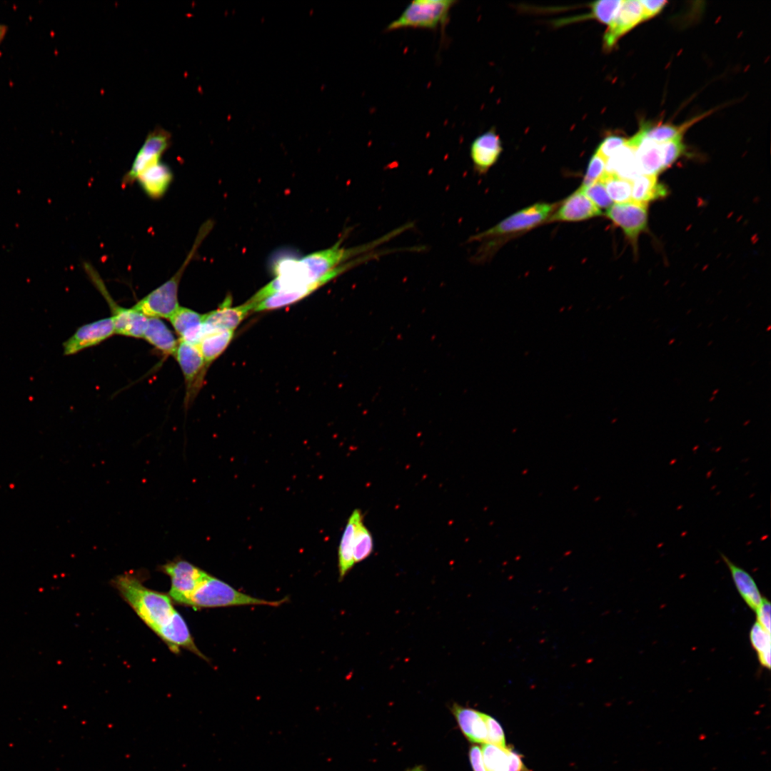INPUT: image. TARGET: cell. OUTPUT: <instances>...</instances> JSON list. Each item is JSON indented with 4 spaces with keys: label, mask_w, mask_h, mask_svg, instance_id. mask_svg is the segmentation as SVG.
Masks as SVG:
<instances>
[{
    "label": "cell",
    "mask_w": 771,
    "mask_h": 771,
    "mask_svg": "<svg viewBox=\"0 0 771 771\" xmlns=\"http://www.w3.org/2000/svg\"><path fill=\"white\" fill-rule=\"evenodd\" d=\"M469 757L473 771H486L483 759L481 747L478 745L471 746L469 751Z\"/></svg>",
    "instance_id": "60d3db41"
},
{
    "label": "cell",
    "mask_w": 771,
    "mask_h": 771,
    "mask_svg": "<svg viewBox=\"0 0 771 771\" xmlns=\"http://www.w3.org/2000/svg\"><path fill=\"white\" fill-rule=\"evenodd\" d=\"M161 570L171 578L169 597L176 603L183 605H186L191 594L208 575L183 559L168 562L161 567Z\"/></svg>",
    "instance_id": "ba28073f"
},
{
    "label": "cell",
    "mask_w": 771,
    "mask_h": 771,
    "mask_svg": "<svg viewBox=\"0 0 771 771\" xmlns=\"http://www.w3.org/2000/svg\"><path fill=\"white\" fill-rule=\"evenodd\" d=\"M373 550V540L372 535L363 521L361 512L358 515L355 525L353 536V560L354 563H359L371 555Z\"/></svg>",
    "instance_id": "f1b7e54d"
},
{
    "label": "cell",
    "mask_w": 771,
    "mask_h": 771,
    "mask_svg": "<svg viewBox=\"0 0 771 771\" xmlns=\"http://www.w3.org/2000/svg\"><path fill=\"white\" fill-rule=\"evenodd\" d=\"M407 771H425L421 766H415L413 768L408 770Z\"/></svg>",
    "instance_id": "7bdbcfd3"
},
{
    "label": "cell",
    "mask_w": 771,
    "mask_h": 771,
    "mask_svg": "<svg viewBox=\"0 0 771 771\" xmlns=\"http://www.w3.org/2000/svg\"><path fill=\"white\" fill-rule=\"evenodd\" d=\"M600 181L605 186L612 201L615 203L632 201V181L607 172H605Z\"/></svg>",
    "instance_id": "f546056e"
},
{
    "label": "cell",
    "mask_w": 771,
    "mask_h": 771,
    "mask_svg": "<svg viewBox=\"0 0 771 771\" xmlns=\"http://www.w3.org/2000/svg\"><path fill=\"white\" fill-rule=\"evenodd\" d=\"M555 204L538 203L505 218L492 228L471 236L468 241H480L481 246L473 257L474 262L485 261L496 248L498 241L524 233L545 221L553 213Z\"/></svg>",
    "instance_id": "3957f363"
},
{
    "label": "cell",
    "mask_w": 771,
    "mask_h": 771,
    "mask_svg": "<svg viewBox=\"0 0 771 771\" xmlns=\"http://www.w3.org/2000/svg\"><path fill=\"white\" fill-rule=\"evenodd\" d=\"M667 188L656 176L639 175L632 181V201L645 203L665 196Z\"/></svg>",
    "instance_id": "83f0119b"
},
{
    "label": "cell",
    "mask_w": 771,
    "mask_h": 771,
    "mask_svg": "<svg viewBox=\"0 0 771 771\" xmlns=\"http://www.w3.org/2000/svg\"><path fill=\"white\" fill-rule=\"evenodd\" d=\"M660 146L664 169L671 166L685 151L682 136L661 143Z\"/></svg>",
    "instance_id": "e575fe53"
},
{
    "label": "cell",
    "mask_w": 771,
    "mask_h": 771,
    "mask_svg": "<svg viewBox=\"0 0 771 771\" xmlns=\"http://www.w3.org/2000/svg\"><path fill=\"white\" fill-rule=\"evenodd\" d=\"M640 3L642 9L643 20H646L658 14L664 8L667 1L664 0H642L640 1Z\"/></svg>",
    "instance_id": "ab89813d"
},
{
    "label": "cell",
    "mask_w": 771,
    "mask_h": 771,
    "mask_svg": "<svg viewBox=\"0 0 771 771\" xmlns=\"http://www.w3.org/2000/svg\"><path fill=\"white\" fill-rule=\"evenodd\" d=\"M143 338L166 356H174L179 341L164 322L157 318H148Z\"/></svg>",
    "instance_id": "cb8c5ba5"
},
{
    "label": "cell",
    "mask_w": 771,
    "mask_h": 771,
    "mask_svg": "<svg viewBox=\"0 0 771 771\" xmlns=\"http://www.w3.org/2000/svg\"><path fill=\"white\" fill-rule=\"evenodd\" d=\"M7 31H8V27L6 25L3 24H0V44L4 41L5 36L6 35V34H7Z\"/></svg>",
    "instance_id": "b9f144b4"
},
{
    "label": "cell",
    "mask_w": 771,
    "mask_h": 771,
    "mask_svg": "<svg viewBox=\"0 0 771 771\" xmlns=\"http://www.w3.org/2000/svg\"><path fill=\"white\" fill-rule=\"evenodd\" d=\"M180 281L178 277L172 276L138 301L133 308L148 318L169 319L180 307L178 301Z\"/></svg>",
    "instance_id": "30bf717a"
},
{
    "label": "cell",
    "mask_w": 771,
    "mask_h": 771,
    "mask_svg": "<svg viewBox=\"0 0 771 771\" xmlns=\"http://www.w3.org/2000/svg\"><path fill=\"white\" fill-rule=\"evenodd\" d=\"M361 511L356 509L349 517L338 547L339 579L342 580L353 567V536L356 519Z\"/></svg>",
    "instance_id": "4316f807"
},
{
    "label": "cell",
    "mask_w": 771,
    "mask_h": 771,
    "mask_svg": "<svg viewBox=\"0 0 771 771\" xmlns=\"http://www.w3.org/2000/svg\"><path fill=\"white\" fill-rule=\"evenodd\" d=\"M87 275L111 308L115 333L128 337L143 338L148 318L133 307L126 308L115 303L96 269H91Z\"/></svg>",
    "instance_id": "52a82bcc"
},
{
    "label": "cell",
    "mask_w": 771,
    "mask_h": 771,
    "mask_svg": "<svg viewBox=\"0 0 771 771\" xmlns=\"http://www.w3.org/2000/svg\"><path fill=\"white\" fill-rule=\"evenodd\" d=\"M643 20L642 9L638 0H623V2L605 33L603 45L605 49L613 48L618 40Z\"/></svg>",
    "instance_id": "5bb4252c"
},
{
    "label": "cell",
    "mask_w": 771,
    "mask_h": 771,
    "mask_svg": "<svg viewBox=\"0 0 771 771\" xmlns=\"http://www.w3.org/2000/svg\"><path fill=\"white\" fill-rule=\"evenodd\" d=\"M451 711L467 739L476 743H487L488 727L485 715L470 707L454 703Z\"/></svg>",
    "instance_id": "d6986e66"
},
{
    "label": "cell",
    "mask_w": 771,
    "mask_h": 771,
    "mask_svg": "<svg viewBox=\"0 0 771 771\" xmlns=\"http://www.w3.org/2000/svg\"><path fill=\"white\" fill-rule=\"evenodd\" d=\"M626 138L617 136L605 138L597 148L595 153L606 161L627 143Z\"/></svg>",
    "instance_id": "8d00e7d4"
},
{
    "label": "cell",
    "mask_w": 771,
    "mask_h": 771,
    "mask_svg": "<svg viewBox=\"0 0 771 771\" xmlns=\"http://www.w3.org/2000/svg\"><path fill=\"white\" fill-rule=\"evenodd\" d=\"M231 297H227L218 308L203 314V325L206 329L234 331L246 316L253 312L255 305L248 301L236 307H231Z\"/></svg>",
    "instance_id": "e0dca14e"
},
{
    "label": "cell",
    "mask_w": 771,
    "mask_h": 771,
    "mask_svg": "<svg viewBox=\"0 0 771 771\" xmlns=\"http://www.w3.org/2000/svg\"><path fill=\"white\" fill-rule=\"evenodd\" d=\"M286 599L268 601L243 593L208 574L190 596L186 605L194 608L243 605L279 606Z\"/></svg>",
    "instance_id": "277c9868"
},
{
    "label": "cell",
    "mask_w": 771,
    "mask_h": 771,
    "mask_svg": "<svg viewBox=\"0 0 771 771\" xmlns=\"http://www.w3.org/2000/svg\"><path fill=\"white\" fill-rule=\"evenodd\" d=\"M600 215L601 210L578 188L562 203L549 221H579Z\"/></svg>",
    "instance_id": "ac0fdd59"
},
{
    "label": "cell",
    "mask_w": 771,
    "mask_h": 771,
    "mask_svg": "<svg viewBox=\"0 0 771 771\" xmlns=\"http://www.w3.org/2000/svg\"><path fill=\"white\" fill-rule=\"evenodd\" d=\"M502 151L500 138L493 129L476 137L470 147L474 170L479 174L485 173L498 161Z\"/></svg>",
    "instance_id": "2e32d148"
},
{
    "label": "cell",
    "mask_w": 771,
    "mask_h": 771,
    "mask_svg": "<svg viewBox=\"0 0 771 771\" xmlns=\"http://www.w3.org/2000/svg\"><path fill=\"white\" fill-rule=\"evenodd\" d=\"M485 720L488 727L486 744L505 747V734L500 724L495 718L487 714L485 715Z\"/></svg>",
    "instance_id": "74e56055"
},
{
    "label": "cell",
    "mask_w": 771,
    "mask_h": 771,
    "mask_svg": "<svg viewBox=\"0 0 771 771\" xmlns=\"http://www.w3.org/2000/svg\"><path fill=\"white\" fill-rule=\"evenodd\" d=\"M481 751L486 771H526L520 756L506 746L483 744Z\"/></svg>",
    "instance_id": "44dd1931"
},
{
    "label": "cell",
    "mask_w": 771,
    "mask_h": 771,
    "mask_svg": "<svg viewBox=\"0 0 771 771\" xmlns=\"http://www.w3.org/2000/svg\"><path fill=\"white\" fill-rule=\"evenodd\" d=\"M720 556L727 566L741 598L752 610L755 611L761 604L763 598L755 580L749 573L735 564L725 554L720 553Z\"/></svg>",
    "instance_id": "7402d4cb"
},
{
    "label": "cell",
    "mask_w": 771,
    "mask_h": 771,
    "mask_svg": "<svg viewBox=\"0 0 771 771\" xmlns=\"http://www.w3.org/2000/svg\"><path fill=\"white\" fill-rule=\"evenodd\" d=\"M751 645L756 651L759 662L767 669L770 668L771 638L770 633L765 631L757 622L750 631Z\"/></svg>",
    "instance_id": "4dcf8cb0"
},
{
    "label": "cell",
    "mask_w": 771,
    "mask_h": 771,
    "mask_svg": "<svg viewBox=\"0 0 771 771\" xmlns=\"http://www.w3.org/2000/svg\"><path fill=\"white\" fill-rule=\"evenodd\" d=\"M606 216L623 229L630 240L635 242L647 227V203L634 201L615 203L607 208Z\"/></svg>",
    "instance_id": "7c38bea8"
},
{
    "label": "cell",
    "mask_w": 771,
    "mask_h": 771,
    "mask_svg": "<svg viewBox=\"0 0 771 771\" xmlns=\"http://www.w3.org/2000/svg\"><path fill=\"white\" fill-rule=\"evenodd\" d=\"M579 188L599 208H608L613 203L605 186L600 181L589 186H580Z\"/></svg>",
    "instance_id": "836d02e7"
},
{
    "label": "cell",
    "mask_w": 771,
    "mask_h": 771,
    "mask_svg": "<svg viewBox=\"0 0 771 771\" xmlns=\"http://www.w3.org/2000/svg\"><path fill=\"white\" fill-rule=\"evenodd\" d=\"M111 583L156 635L171 622L177 613L169 595L146 588L133 575H120L114 578Z\"/></svg>",
    "instance_id": "7a4b0ae2"
},
{
    "label": "cell",
    "mask_w": 771,
    "mask_h": 771,
    "mask_svg": "<svg viewBox=\"0 0 771 771\" xmlns=\"http://www.w3.org/2000/svg\"><path fill=\"white\" fill-rule=\"evenodd\" d=\"M627 144L634 148L640 174L656 176L664 170L660 143L647 138L641 130Z\"/></svg>",
    "instance_id": "9a60e30c"
},
{
    "label": "cell",
    "mask_w": 771,
    "mask_h": 771,
    "mask_svg": "<svg viewBox=\"0 0 771 771\" xmlns=\"http://www.w3.org/2000/svg\"><path fill=\"white\" fill-rule=\"evenodd\" d=\"M689 126H690V124L680 126L669 124H662L652 127L643 126L640 130L647 138L661 143L682 136V132Z\"/></svg>",
    "instance_id": "1f68e13d"
},
{
    "label": "cell",
    "mask_w": 771,
    "mask_h": 771,
    "mask_svg": "<svg viewBox=\"0 0 771 771\" xmlns=\"http://www.w3.org/2000/svg\"><path fill=\"white\" fill-rule=\"evenodd\" d=\"M378 257V252L371 251L338 266L313 283L278 291L257 303L253 312L281 308L298 302L348 270Z\"/></svg>",
    "instance_id": "8992f818"
},
{
    "label": "cell",
    "mask_w": 771,
    "mask_h": 771,
    "mask_svg": "<svg viewBox=\"0 0 771 771\" xmlns=\"http://www.w3.org/2000/svg\"><path fill=\"white\" fill-rule=\"evenodd\" d=\"M115 333L111 317L103 318L79 327L63 343L64 354L74 355L99 344Z\"/></svg>",
    "instance_id": "4fadbf2b"
},
{
    "label": "cell",
    "mask_w": 771,
    "mask_h": 771,
    "mask_svg": "<svg viewBox=\"0 0 771 771\" xmlns=\"http://www.w3.org/2000/svg\"><path fill=\"white\" fill-rule=\"evenodd\" d=\"M606 160L595 152L591 157L581 186H589L600 181L605 172Z\"/></svg>",
    "instance_id": "d590c367"
},
{
    "label": "cell",
    "mask_w": 771,
    "mask_h": 771,
    "mask_svg": "<svg viewBox=\"0 0 771 771\" xmlns=\"http://www.w3.org/2000/svg\"><path fill=\"white\" fill-rule=\"evenodd\" d=\"M605 172L630 181L640 175L636 164L634 148L626 143L606 161Z\"/></svg>",
    "instance_id": "484cf974"
},
{
    "label": "cell",
    "mask_w": 771,
    "mask_h": 771,
    "mask_svg": "<svg viewBox=\"0 0 771 771\" xmlns=\"http://www.w3.org/2000/svg\"><path fill=\"white\" fill-rule=\"evenodd\" d=\"M757 623L767 633H770V603L765 598L755 610Z\"/></svg>",
    "instance_id": "f35d334b"
},
{
    "label": "cell",
    "mask_w": 771,
    "mask_h": 771,
    "mask_svg": "<svg viewBox=\"0 0 771 771\" xmlns=\"http://www.w3.org/2000/svg\"><path fill=\"white\" fill-rule=\"evenodd\" d=\"M171 138V133L161 127H156L149 132L131 168L124 176L123 183H133L144 170L160 162L161 156L169 147Z\"/></svg>",
    "instance_id": "8fae6325"
},
{
    "label": "cell",
    "mask_w": 771,
    "mask_h": 771,
    "mask_svg": "<svg viewBox=\"0 0 771 771\" xmlns=\"http://www.w3.org/2000/svg\"><path fill=\"white\" fill-rule=\"evenodd\" d=\"M174 356L184 377L185 403L188 405L198 393L208 367L197 345L179 340Z\"/></svg>",
    "instance_id": "9c48e42d"
},
{
    "label": "cell",
    "mask_w": 771,
    "mask_h": 771,
    "mask_svg": "<svg viewBox=\"0 0 771 771\" xmlns=\"http://www.w3.org/2000/svg\"><path fill=\"white\" fill-rule=\"evenodd\" d=\"M198 346L208 367L226 349L233 338L234 331L223 329H206Z\"/></svg>",
    "instance_id": "d4e9b609"
},
{
    "label": "cell",
    "mask_w": 771,
    "mask_h": 771,
    "mask_svg": "<svg viewBox=\"0 0 771 771\" xmlns=\"http://www.w3.org/2000/svg\"><path fill=\"white\" fill-rule=\"evenodd\" d=\"M396 236L397 233L393 230L374 241L348 248L341 246L342 238L331 247L312 253L300 260L282 261L276 268V278L258 290L248 301L256 306L278 291L313 283L338 266L373 251L377 246Z\"/></svg>",
    "instance_id": "6da1fadb"
},
{
    "label": "cell",
    "mask_w": 771,
    "mask_h": 771,
    "mask_svg": "<svg viewBox=\"0 0 771 771\" xmlns=\"http://www.w3.org/2000/svg\"><path fill=\"white\" fill-rule=\"evenodd\" d=\"M169 321L179 336V340L198 345L205 332L203 314L180 306Z\"/></svg>",
    "instance_id": "ffe728a7"
},
{
    "label": "cell",
    "mask_w": 771,
    "mask_h": 771,
    "mask_svg": "<svg viewBox=\"0 0 771 771\" xmlns=\"http://www.w3.org/2000/svg\"><path fill=\"white\" fill-rule=\"evenodd\" d=\"M623 1L603 0L593 2L590 16L598 21L609 25L615 16Z\"/></svg>",
    "instance_id": "d6a6232c"
},
{
    "label": "cell",
    "mask_w": 771,
    "mask_h": 771,
    "mask_svg": "<svg viewBox=\"0 0 771 771\" xmlns=\"http://www.w3.org/2000/svg\"><path fill=\"white\" fill-rule=\"evenodd\" d=\"M172 178L169 167L160 161L141 173L136 181L149 197L159 198L168 188Z\"/></svg>",
    "instance_id": "603a6c76"
},
{
    "label": "cell",
    "mask_w": 771,
    "mask_h": 771,
    "mask_svg": "<svg viewBox=\"0 0 771 771\" xmlns=\"http://www.w3.org/2000/svg\"><path fill=\"white\" fill-rule=\"evenodd\" d=\"M455 0H415L386 28L388 31L402 29H437L447 24Z\"/></svg>",
    "instance_id": "5b68a950"
}]
</instances>
